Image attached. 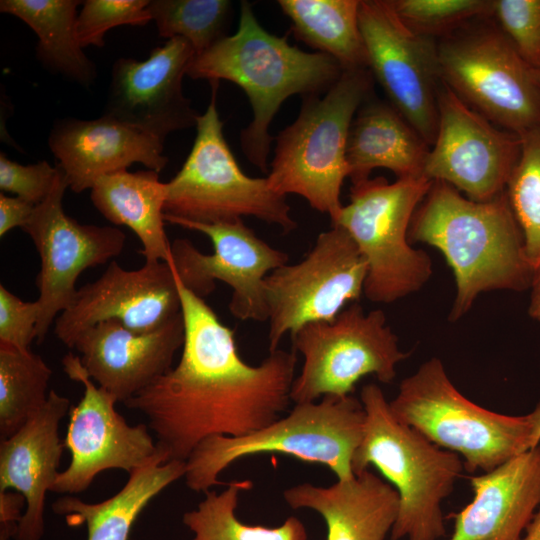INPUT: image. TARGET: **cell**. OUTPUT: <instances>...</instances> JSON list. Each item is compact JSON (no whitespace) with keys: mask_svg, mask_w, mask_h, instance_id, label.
<instances>
[{"mask_svg":"<svg viewBox=\"0 0 540 540\" xmlns=\"http://www.w3.org/2000/svg\"><path fill=\"white\" fill-rule=\"evenodd\" d=\"M70 400L50 390L43 408L0 442V492L14 489L26 500L15 540H41L45 531L46 493L52 491L65 448L59 425Z\"/></svg>","mask_w":540,"mask_h":540,"instance_id":"cell-22","label":"cell"},{"mask_svg":"<svg viewBox=\"0 0 540 540\" xmlns=\"http://www.w3.org/2000/svg\"><path fill=\"white\" fill-rule=\"evenodd\" d=\"M291 338L293 350L304 359L291 387L295 404L351 395L356 383L367 375L389 384L397 364L409 356L400 350L384 312L365 313L358 302L348 305L333 321L304 325Z\"/></svg>","mask_w":540,"mask_h":540,"instance_id":"cell-11","label":"cell"},{"mask_svg":"<svg viewBox=\"0 0 540 540\" xmlns=\"http://www.w3.org/2000/svg\"><path fill=\"white\" fill-rule=\"evenodd\" d=\"M40 308L37 300L23 301L0 285V345L29 350L36 338Z\"/></svg>","mask_w":540,"mask_h":540,"instance_id":"cell-38","label":"cell"},{"mask_svg":"<svg viewBox=\"0 0 540 540\" xmlns=\"http://www.w3.org/2000/svg\"><path fill=\"white\" fill-rule=\"evenodd\" d=\"M165 222L199 231L211 240L213 252L204 254L184 238L170 246V263L180 283L200 298L210 295L216 281L232 288L231 314L240 320L267 321L265 279L288 263L287 253L259 238L242 219L204 224L164 214Z\"/></svg>","mask_w":540,"mask_h":540,"instance_id":"cell-13","label":"cell"},{"mask_svg":"<svg viewBox=\"0 0 540 540\" xmlns=\"http://www.w3.org/2000/svg\"><path fill=\"white\" fill-rule=\"evenodd\" d=\"M533 76L540 93V68L533 69Z\"/></svg>","mask_w":540,"mask_h":540,"instance_id":"cell-44","label":"cell"},{"mask_svg":"<svg viewBox=\"0 0 540 540\" xmlns=\"http://www.w3.org/2000/svg\"><path fill=\"white\" fill-rule=\"evenodd\" d=\"M25 497L19 492H0V540L15 538L23 517Z\"/></svg>","mask_w":540,"mask_h":540,"instance_id":"cell-39","label":"cell"},{"mask_svg":"<svg viewBox=\"0 0 540 540\" xmlns=\"http://www.w3.org/2000/svg\"><path fill=\"white\" fill-rule=\"evenodd\" d=\"M468 479L474 498L450 515L448 540H522L540 505V443Z\"/></svg>","mask_w":540,"mask_h":540,"instance_id":"cell-23","label":"cell"},{"mask_svg":"<svg viewBox=\"0 0 540 540\" xmlns=\"http://www.w3.org/2000/svg\"><path fill=\"white\" fill-rule=\"evenodd\" d=\"M249 480L232 481L220 493L207 491L193 510L183 514V524L193 533L191 540H307L303 522L294 516L270 528L242 523L235 515L240 492L252 488Z\"/></svg>","mask_w":540,"mask_h":540,"instance_id":"cell-30","label":"cell"},{"mask_svg":"<svg viewBox=\"0 0 540 540\" xmlns=\"http://www.w3.org/2000/svg\"><path fill=\"white\" fill-rule=\"evenodd\" d=\"M529 415L533 424V445L535 447L540 443V401Z\"/></svg>","mask_w":540,"mask_h":540,"instance_id":"cell-43","label":"cell"},{"mask_svg":"<svg viewBox=\"0 0 540 540\" xmlns=\"http://www.w3.org/2000/svg\"><path fill=\"white\" fill-rule=\"evenodd\" d=\"M340 64L320 52H306L266 31L252 5L242 1L237 31L195 55L186 75L192 79H223L241 87L252 108V121L241 131L242 152L251 164L267 172L273 137L271 122L292 95L327 92L343 73Z\"/></svg>","mask_w":540,"mask_h":540,"instance_id":"cell-3","label":"cell"},{"mask_svg":"<svg viewBox=\"0 0 540 540\" xmlns=\"http://www.w3.org/2000/svg\"><path fill=\"white\" fill-rule=\"evenodd\" d=\"M492 16L525 62L540 68V0H493Z\"/></svg>","mask_w":540,"mask_h":540,"instance_id":"cell-36","label":"cell"},{"mask_svg":"<svg viewBox=\"0 0 540 540\" xmlns=\"http://www.w3.org/2000/svg\"><path fill=\"white\" fill-rule=\"evenodd\" d=\"M59 167V166H58ZM69 187L59 167L49 195L36 205L23 230L37 249L41 267L36 278L40 308L36 339L44 340L57 315L71 303L80 274L105 264L125 247L126 235L116 227L81 224L63 209Z\"/></svg>","mask_w":540,"mask_h":540,"instance_id":"cell-15","label":"cell"},{"mask_svg":"<svg viewBox=\"0 0 540 540\" xmlns=\"http://www.w3.org/2000/svg\"><path fill=\"white\" fill-rule=\"evenodd\" d=\"M150 0H86L76 21L80 45L103 47L107 31L121 25L144 26L152 20Z\"/></svg>","mask_w":540,"mask_h":540,"instance_id":"cell-35","label":"cell"},{"mask_svg":"<svg viewBox=\"0 0 540 540\" xmlns=\"http://www.w3.org/2000/svg\"><path fill=\"white\" fill-rule=\"evenodd\" d=\"M62 365L66 375L84 388L83 397L70 409L64 440L71 462L58 473L52 488L71 495L86 490L103 471L121 469L129 474L143 466L156 454L157 445L148 425L128 424L115 409L116 398L96 386L80 357L68 353Z\"/></svg>","mask_w":540,"mask_h":540,"instance_id":"cell-17","label":"cell"},{"mask_svg":"<svg viewBox=\"0 0 540 540\" xmlns=\"http://www.w3.org/2000/svg\"><path fill=\"white\" fill-rule=\"evenodd\" d=\"M530 289L528 313L532 319L540 323V261L533 269Z\"/></svg>","mask_w":540,"mask_h":540,"instance_id":"cell-41","label":"cell"},{"mask_svg":"<svg viewBox=\"0 0 540 540\" xmlns=\"http://www.w3.org/2000/svg\"><path fill=\"white\" fill-rule=\"evenodd\" d=\"M477 20L437 41L441 82L502 129L520 135L540 126L533 68L497 24Z\"/></svg>","mask_w":540,"mask_h":540,"instance_id":"cell-10","label":"cell"},{"mask_svg":"<svg viewBox=\"0 0 540 540\" xmlns=\"http://www.w3.org/2000/svg\"><path fill=\"white\" fill-rule=\"evenodd\" d=\"M283 498L292 509L320 514L327 526L326 540H385L399 511L395 488L368 469L327 487H289Z\"/></svg>","mask_w":540,"mask_h":540,"instance_id":"cell-24","label":"cell"},{"mask_svg":"<svg viewBox=\"0 0 540 540\" xmlns=\"http://www.w3.org/2000/svg\"><path fill=\"white\" fill-rule=\"evenodd\" d=\"M437 108V134L424 175L474 201H487L506 191L520 154L519 135L493 124L442 82Z\"/></svg>","mask_w":540,"mask_h":540,"instance_id":"cell-16","label":"cell"},{"mask_svg":"<svg viewBox=\"0 0 540 540\" xmlns=\"http://www.w3.org/2000/svg\"><path fill=\"white\" fill-rule=\"evenodd\" d=\"M52 370L29 350L0 345V439L16 433L46 404Z\"/></svg>","mask_w":540,"mask_h":540,"instance_id":"cell-31","label":"cell"},{"mask_svg":"<svg viewBox=\"0 0 540 540\" xmlns=\"http://www.w3.org/2000/svg\"><path fill=\"white\" fill-rule=\"evenodd\" d=\"M525 532L522 540H540V507Z\"/></svg>","mask_w":540,"mask_h":540,"instance_id":"cell-42","label":"cell"},{"mask_svg":"<svg viewBox=\"0 0 540 540\" xmlns=\"http://www.w3.org/2000/svg\"><path fill=\"white\" fill-rule=\"evenodd\" d=\"M160 37H181L196 55L224 38L233 17L228 0H152L147 7Z\"/></svg>","mask_w":540,"mask_h":540,"instance_id":"cell-32","label":"cell"},{"mask_svg":"<svg viewBox=\"0 0 540 540\" xmlns=\"http://www.w3.org/2000/svg\"><path fill=\"white\" fill-rule=\"evenodd\" d=\"M185 471L186 461H168L157 448L156 454L131 471L125 485L110 498L88 503L68 495L57 499L51 507L70 524L85 523L87 540H128L144 508L170 484L184 477Z\"/></svg>","mask_w":540,"mask_h":540,"instance_id":"cell-26","label":"cell"},{"mask_svg":"<svg viewBox=\"0 0 540 540\" xmlns=\"http://www.w3.org/2000/svg\"><path fill=\"white\" fill-rule=\"evenodd\" d=\"M367 262L348 232L332 225L295 264H284L265 279L269 352L282 338L309 323L333 321L364 293Z\"/></svg>","mask_w":540,"mask_h":540,"instance_id":"cell-12","label":"cell"},{"mask_svg":"<svg viewBox=\"0 0 540 540\" xmlns=\"http://www.w3.org/2000/svg\"><path fill=\"white\" fill-rule=\"evenodd\" d=\"M165 200L166 183L150 169L104 175L91 188V201L97 210L113 224L124 225L136 234L146 262H170Z\"/></svg>","mask_w":540,"mask_h":540,"instance_id":"cell-27","label":"cell"},{"mask_svg":"<svg viewBox=\"0 0 540 540\" xmlns=\"http://www.w3.org/2000/svg\"><path fill=\"white\" fill-rule=\"evenodd\" d=\"M175 271L170 262H145L135 270L110 262L95 281L77 289L55 320L58 339L73 348L77 338L100 322L117 321L137 333L153 332L181 315Z\"/></svg>","mask_w":540,"mask_h":540,"instance_id":"cell-18","label":"cell"},{"mask_svg":"<svg viewBox=\"0 0 540 540\" xmlns=\"http://www.w3.org/2000/svg\"><path fill=\"white\" fill-rule=\"evenodd\" d=\"M211 100L196 123V137L178 173L166 183L165 215L214 224L255 217L284 233L296 228L286 197L273 191L267 178L246 175L223 134L216 107L218 81H211Z\"/></svg>","mask_w":540,"mask_h":540,"instance_id":"cell-9","label":"cell"},{"mask_svg":"<svg viewBox=\"0 0 540 540\" xmlns=\"http://www.w3.org/2000/svg\"><path fill=\"white\" fill-rule=\"evenodd\" d=\"M399 19L413 32L444 38L466 24L493 14V0H389Z\"/></svg>","mask_w":540,"mask_h":540,"instance_id":"cell-34","label":"cell"},{"mask_svg":"<svg viewBox=\"0 0 540 540\" xmlns=\"http://www.w3.org/2000/svg\"><path fill=\"white\" fill-rule=\"evenodd\" d=\"M183 342L181 313L149 333L131 331L113 320L100 322L84 331L73 348L89 377L123 403L172 368Z\"/></svg>","mask_w":540,"mask_h":540,"instance_id":"cell-20","label":"cell"},{"mask_svg":"<svg viewBox=\"0 0 540 540\" xmlns=\"http://www.w3.org/2000/svg\"><path fill=\"white\" fill-rule=\"evenodd\" d=\"M430 146L390 102L373 93L357 110L348 134L346 159L352 184L386 168L397 178L423 175Z\"/></svg>","mask_w":540,"mask_h":540,"instance_id":"cell-25","label":"cell"},{"mask_svg":"<svg viewBox=\"0 0 540 540\" xmlns=\"http://www.w3.org/2000/svg\"><path fill=\"white\" fill-rule=\"evenodd\" d=\"M372 92L373 77L364 68L344 70L323 97L303 96L298 117L276 137L266 177L271 189L284 197H303L333 222L343 207L341 189L349 175V129Z\"/></svg>","mask_w":540,"mask_h":540,"instance_id":"cell-5","label":"cell"},{"mask_svg":"<svg viewBox=\"0 0 540 540\" xmlns=\"http://www.w3.org/2000/svg\"><path fill=\"white\" fill-rule=\"evenodd\" d=\"M195 55L186 39L174 37L145 60L117 59L104 114L163 141L172 132L196 126L199 114L182 89Z\"/></svg>","mask_w":540,"mask_h":540,"instance_id":"cell-19","label":"cell"},{"mask_svg":"<svg viewBox=\"0 0 540 540\" xmlns=\"http://www.w3.org/2000/svg\"><path fill=\"white\" fill-rule=\"evenodd\" d=\"M519 137L520 154L506 192L534 269L540 261V126Z\"/></svg>","mask_w":540,"mask_h":540,"instance_id":"cell-33","label":"cell"},{"mask_svg":"<svg viewBox=\"0 0 540 540\" xmlns=\"http://www.w3.org/2000/svg\"><path fill=\"white\" fill-rule=\"evenodd\" d=\"M59 167L46 160L22 165L0 154V189L34 205L40 204L51 192Z\"/></svg>","mask_w":540,"mask_h":540,"instance_id":"cell-37","label":"cell"},{"mask_svg":"<svg viewBox=\"0 0 540 540\" xmlns=\"http://www.w3.org/2000/svg\"><path fill=\"white\" fill-rule=\"evenodd\" d=\"M36 205L20 198L0 194V236L10 230L21 227L29 221Z\"/></svg>","mask_w":540,"mask_h":540,"instance_id":"cell-40","label":"cell"},{"mask_svg":"<svg viewBox=\"0 0 540 540\" xmlns=\"http://www.w3.org/2000/svg\"><path fill=\"white\" fill-rule=\"evenodd\" d=\"M48 144L76 193L102 176L141 163L160 172L168 163L164 141L108 115L93 120L63 118L54 123Z\"/></svg>","mask_w":540,"mask_h":540,"instance_id":"cell-21","label":"cell"},{"mask_svg":"<svg viewBox=\"0 0 540 540\" xmlns=\"http://www.w3.org/2000/svg\"><path fill=\"white\" fill-rule=\"evenodd\" d=\"M389 407L399 421L459 455L468 472H490L534 448L529 414L505 415L475 404L454 386L436 357L401 381Z\"/></svg>","mask_w":540,"mask_h":540,"instance_id":"cell-7","label":"cell"},{"mask_svg":"<svg viewBox=\"0 0 540 540\" xmlns=\"http://www.w3.org/2000/svg\"><path fill=\"white\" fill-rule=\"evenodd\" d=\"M78 0H1L0 12L25 22L37 35L36 57L50 72L91 86L95 63L83 52L77 30Z\"/></svg>","mask_w":540,"mask_h":540,"instance_id":"cell-28","label":"cell"},{"mask_svg":"<svg viewBox=\"0 0 540 540\" xmlns=\"http://www.w3.org/2000/svg\"><path fill=\"white\" fill-rule=\"evenodd\" d=\"M360 400L366 419L352 458L354 475L373 465L397 491L391 540H439L446 534L442 503L465 470L463 460L399 421L378 385L363 386Z\"/></svg>","mask_w":540,"mask_h":540,"instance_id":"cell-4","label":"cell"},{"mask_svg":"<svg viewBox=\"0 0 540 540\" xmlns=\"http://www.w3.org/2000/svg\"><path fill=\"white\" fill-rule=\"evenodd\" d=\"M408 237L438 249L452 269L456 296L451 321L466 314L483 292L530 288L533 267L506 191L474 201L445 182L433 181Z\"/></svg>","mask_w":540,"mask_h":540,"instance_id":"cell-2","label":"cell"},{"mask_svg":"<svg viewBox=\"0 0 540 540\" xmlns=\"http://www.w3.org/2000/svg\"><path fill=\"white\" fill-rule=\"evenodd\" d=\"M432 183L423 174L392 183L376 177L352 184L349 203L332 222L348 232L367 262L363 294L371 302L392 303L430 279L432 260L411 246L408 233Z\"/></svg>","mask_w":540,"mask_h":540,"instance_id":"cell-8","label":"cell"},{"mask_svg":"<svg viewBox=\"0 0 540 540\" xmlns=\"http://www.w3.org/2000/svg\"><path fill=\"white\" fill-rule=\"evenodd\" d=\"M359 25L372 77L431 147L441 85L437 41L410 30L389 0H360Z\"/></svg>","mask_w":540,"mask_h":540,"instance_id":"cell-14","label":"cell"},{"mask_svg":"<svg viewBox=\"0 0 540 540\" xmlns=\"http://www.w3.org/2000/svg\"><path fill=\"white\" fill-rule=\"evenodd\" d=\"M177 281L184 320L180 360L123 402L145 415L168 461H186L211 436H245L281 418L297 363L294 350L279 348L258 365L246 363L234 332Z\"/></svg>","mask_w":540,"mask_h":540,"instance_id":"cell-1","label":"cell"},{"mask_svg":"<svg viewBox=\"0 0 540 540\" xmlns=\"http://www.w3.org/2000/svg\"><path fill=\"white\" fill-rule=\"evenodd\" d=\"M366 414L360 399L324 396L320 402L295 404L270 425L240 437L211 436L186 460L185 483L196 492L220 484L218 476L243 457L280 453L328 467L337 480L354 477L352 458L361 442Z\"/></svg>","mask_w":540,"mask_h":540,"instance_id":"cell-6","label":"cell"},{"mask_svg":"<svg viewBox=\"0 0 540 540\" xmlns=\"http://www.w3.org/2000/svg\"><path fill=\"white\" fill-rule=\"evenodd\" d=\"M295 37L334 58L343 70L368 69L360 0H279Z\"/></svg>","mask_w":540,"mask_h":540,"instance_id":"cell-29","label":"cell"}]
</instances>
